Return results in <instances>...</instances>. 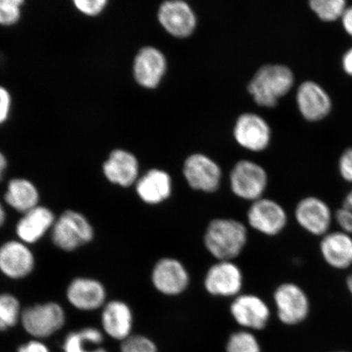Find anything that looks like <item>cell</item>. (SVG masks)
<instances>
[{"instance_id":"836d02e7","label":"cell","mask_w":352,"mask_h":352,"mask_svg":"<svg viewBox=\"0 0 352 352\" xmlns=\"http://www.w3.org/2000/svg\"><path fill=\"white\" fill-rule=\"evenodd\" d=\"M338 168L342 178L346 182L352 183V148L343 153Z\"/></svg>"},{"instance_id":"30bf717a","label":"cell","mask_w":352,"mask_h":352,"mask_svg":"<svg viewBox=\"0 0 352 352\" xmlns=\"http://www.w3.org/2000/svg\"><path fill=\"white\" fill-rule=\"evenodd\" d=\"M204 285L211 296H239L243 285V275L234 263L219 261L206 272Z\"/></svg>"},{"instance_id":"83f0119b","label":"cell","mask_w":352,"mask_h":352,"mask_svg":"<svg viewBox=\"0 0 352 352\" xmlns=\"http://www.w3.org/2000/svg\"><path fill=\"white\" fill-rule=\"evenodd\" d=\"M226 352H262V350L257 337L252 331L244 329L231 334Z\"/></svg>"},{"instance_id":"d590c367","label":"cell","mask_w":352,"mask_h":352,"mask_svg":"<svg viewBox=\"0 0 352 352\" xmlns=\"http://www.w3.org/2000/svg\"><path fill=\"white\" fill-rule=\"evenodd\" d=\"M343 28L352 37V6L346 8L342 16Z\"/></svg>"},{"instance_id":"e575fe53","label":"cell","mask_w":352,"mask_h":352,"mask_svg":"<svg viewBox=\"0 0 352 352\" xmlns=\"http://www.w3.org/2000/svg\"><path fill=\"white\" fill-rule=\"evenodd\" d=\"M17 352H50L43 343L38 341H32L21 345Z\"/></svg>"},{"instance_id":"f1b7e54d","label":"cell","mask_w":352,"mask_h":352,"mask_svg":"<svg viewBox=\"0 0 352 352\" xmlns=\"http://www.w3.org/2000/svg\"><path fill=\"white\" fill-rule=\"evenodd\" d=\"M24 0H0V25L12 26L21 20Z\"/></svg>"},{"instance_id":"7c38bea8","label":"cell","mask_w":352,"mask_h":352,"mask_svg":"<svg viewBox=\"0 0 352 352\" xmlns=\"http://www.w3.org/2000/svg\"><path fill=\"white\" fill-rule=\"evenodd\" d=\"M184 175L189 186L205 192L217 191L222 176L219 166L202 154L188 157L184 165Z\"/></svg>"},{"instance_id":"d6986e66","label":"cell","mask_w":352,"mask_h":352,"mask_svg":"<svg viewBox=\"0 0 352 352\" xmlns=\"http://www.w3.org/2000/svg\"><path fill=\"white\" fill-rule=\"evenodd\" d=\"M236 142L252 151H261L270 140V129L261 117L253 113L241 116L234 129Z\"/></svg>"},{"instance_id":"44dd1931","label":"cell","mask_w":352,"mask_h":352,"mask_svg":"<svg viewBox=\"0 0 352 352\" xmlns=\"http://www.w3.org/2000/svg\"><path fill=\"white\" fill-rule=\"evenodd\" d=\"M55 222V215L51 210L38 206L20 219L16 228L17 236L25 244L35 243L52 230Z\"/></svg>"},{"instance_id":"ac0fdd59","label":"cell","mask_w":352,"mask_h":352,"mask_svg":"<svg viewBox=\"0 0 352 352\" xmlns=\"http://www.w3.org/2000/svg\"><path fill=\"white\" fill-rule=\"evenodd\" d=\"M70 305L81 311H94L104 305L107 292L100 281L78 277L70 283L66 290Z\"/></svg>"},{"instance_id":"9a60e30c","label":"cell","mask_w":352,"mask_h":352,"mask_svg":"<svg viewBox=\"0 0 352 352\" xmlns=\"http://www.w3.org/2000/svg\"><path fill=\"white\" fill-rule=\"evenodd\" d=\"M158 20L167 32L175 37L190 35L196 26V17L191 8L180 0L166 1L158 10Z\"/></svg>"},{"instance_id":"4fadbf2b","label":"cell","mask_w":352,"mask_h":352,"mask_svg":"<svg viewBox=\"0 0 352 352\" xmlns=\"http://www.w3.org/2000/svg\"><path fill=\"white\" fill-rule=\"evenodd\" d=\"M34 254L24 242L10 241L0 246V272L12 279H21L32 274Z\"/></svg>"},{"instance_id":"484cf974","label":"cell","mask_w":352,"mask_h":352,"mask_svg":"<svg viewBox=\"0 0 352 352\" xmlns=\"http://www.w3.org/2000/svg\"><path fill=\"white\" fill-rule=\"evenodd\" d=\"M21 312L19 299L10 294H0V331L14 327Z\"/></svg>"},{"instance_id":"e0dca14e","label":"cell","mask_w":352,"mask_h":352,"mask_svg":"<svg viewBox=\"0 0 352 352\" xmlns=\"http://www.w3.org/2000/svg\"><path fill=\"white\" fill-rule=\"evenodd\" d=\"M102 170L110 183L123 188L138 182L139 162L134 154L123 149H114L104 161Z\"/></svg>"},{"instance_id":"5bb4252c","label":"cell","mask_w":352,"mask_h":352,"mask_svg":"<svg viewBox=\"0 0 352 352\" xmlns=\"http://www.w3.org/2000/svg\"><path fill=\"white\" fill-rule=\"evenodd\" d=\"M320 253L333 270L344 271L352 267V236L342 230L330 231L321 237Z\"/></svg>"},{"instance_id":"ab89813d","label":"cell","mask_w":352,"mask_h":352,"mask_svg":"<svg viewBox=\"0 0 352 352\" xmlns=\"http://www.w3.org/2000/svg\"><path fill=\"white\" fill-rule=\"evenodd\" d=\"M6 219V213L3 206L0 204V227L3 226Z\"/></svg>"},{"instance_id":"4dcf8cb0","label":"cell","mask_w":352,"mask_h":352,"mask_svg":"<svg viewBox=\"0 0 352 352\" xmlns=\"http://www.w3.org/2000/svg\"><path fill=\"white\" fill-rule=\"evenodd\" d=\"M121 352H158L157 346L151 338L143 336H131L123 341Z\"/></svg>"},{"instance_id":"7402d4cb","label":"cell","mask_w":352,"mask_h":352,"mask_svg":"<svg viewBox=\"0 0 352 352\" xmlns=\"http://www.w3.org/2000/svg\"><path fill=\"white\" fill-rule=\"evenodd\" d=\"M103 329L110 337L122 342L131 336L133 314L124 302L114 300L104 306L101 316Z\"/></svg>"},{"instance_id":"603a6c76","label":"cell","mask_w":352,"mask_h":352,"mask_svg":"<svg viewBox=\"0 0 352 352\" xmlns=\"http://www.w3.org/2000/svg\"><path fill=\"white\" fill-rule=\"evenodd\" d=\"M136 192L148 205H157L168 199L173 191L170 175L164 170L152 169L138 179Z\"/></svg>"},{"instance_id":"52a82bcc","label":"cell","mask_w":352,"mask_h":352,"mask_svg":"<svg viewBox=\"0 0 352 352\" xmlns=\"http://www.w3.org/2000/svg\"><path fill=\"white\" fill-rule=\"evenodd\" d=\"M232 191L242 199L255 201L262 198L267 184V176L254 162H237L230 175Z\"/></svg>"},{"instance_id":"4316f807","label":"cell","mask_w":352,"mask_h":352,"mask_svg":"<svg viewBox=\"0 0 352 352\" xmlns=\"http://www.w3.org/2000/svg\"><path fill=\"white\" fill-rule=\"evenodd\" d=\"M310 7L319 19L324 21L342 19L347 8L344 0H311Z\"/></svg>"},{"instance_id":"ffe728a7","label":"cell","mask_w":352,"mask_h":352,"mask_svg":"<svg viewBox=\"0 0 352 352\" xmlns=\"http://www.w3.org/2000/svg\"><path fill=\"white\" fill-rule=\"evenodd\" d=\"M297 102L302 116L308 121L323 120L331 109V100L327 92L314 82H303L298 87Z\"/></svg>"},{"instance_id":"8fae6325","label":"cell","mask_w":352,"mask_h":352,"mask_svg":"<svg viewBox=\"0 0 352 352\" xmlns=\"http://www.w3.org/2000/svg\"><path fill=\"white\" fill-rule=\"evenodd\" d=\"M230 312L236 322L249 331L265 329L271 318L266 302L254 294L236 296L230 306Z\"/></svg>"},{"instance_id":"9c48e42d","label":"cell","mask_w":352,"mask_h":352,"mask_svg":"<svg viewBox=\"0 0 352 352\" xmlns=\"http://www.w3.org/2000/svg\"><path fill=\"white\" fill-rule=\"evenodd\" d=\"M189 274L184 264L174 258L158 261L152 272V283L165 296H176L186 292L189 285Z\"/></svg>"},{"instance_id":"8992f818","label":"cell","mask_w":352,"mask_h":352,"mask_svg":"<svg viewBox=\"0 0 352 352\" xmlns=\"http://www.w3.org/2000/svg\"><path fill=\"white\" fill-rule=\"evenodd\" d=\"M294 217L299 226L309 234L322 237L331 231L334 212L320 197L309 196L302 198L296 205Z\"/></svg>"},{"instance_id":"d4e9b609","label":"cell","mask_w":352,"mask_h":352,"mask_svg":"<svg viewBox=\"0 0 352 352\" xmlns=\"http://www.w3.org/2000/svg\"><path fill=\"white\" fill-rule=\"evenodd\" d=\"M102 333L96 328H85L69 333L65 338V352H108L101 346Z\"/></svg>"},{"instance_id":"74e56055","label":"cell","mask_w":352,"mask_h":352,"mask_svg":"<svg viewBox=\"0 0 352 352\" xmlns=\"http://www.w3.org/2000/svg\"><path fill=\"white\" fill-rule=\"evenodd\" d=\"M8 168V160L4 154L0 151V180L3 177L4 173Z\"/></svg>"},{"instance_id":"1f68e13d","label":"cell","mask_w":352,"mask_h":352,"mask_svg":"<svg viewBox=\"0 0 352 352\" xmlns=\"http://www.w3.org/2000/svg\"><path fill=\"white\" fill-rule=\"evenodd\" d=\"M107 0H74V8L83 15L87 16H98L107 8Z\"/></svg>"},{"instance_id":"277c9868","label":"cell","mask_w":352,"mask_h":352,"mask_svg":"<svg viewBox=\"0 0 352 352\" xmlns=\"http://www.w3.org/2000/svg\"><path fill=\"white\" fill-rule=\"evenodd\" d=\"M277 318L281 323L294 327L308 318L311 312V302L305 290L293 283H285L274 292Z\"/></svg>"},{"instance_id":"3957f363","label":"cell","mask_w":352,"mask_h":352,"mask_svg":"<svg viewBox=\"0 0 352 352\" xmlns=\"http://www.w3.org/2000/svg\"><path fill=\"white\" fill-rule=\"evenodd\" d=\"M94 230L85 215L74 210L65 211L56 219L52 239L56 248L73 252L94 239Z\"/></svg>"},{"instance_id":"8d00e7d4","label":"cell","mask_w":352,"mask_h":352,"mask_svg":"<svg viewBox=\"0 0 352 352\" xmlns=\"http://www.w3.org/2000/svg\"><path fill=\"white\" fill-rule=\"evenodd\" d=\"M342 67L344 72L352 76V48L342 57Z\"/></svg>"},{"instance_id":"ba28073f","label":"cell","mask_w":352,"mask_h":352,"mask_svg":"<svg viewBox=\"0 0 352 352\" xmlns=\"http://www.w3.org/2000/svg\"><path fill=\"white\" fill-rule=\"evenodd\" d=\"M248 219L250 227L267 236L280 234L288 223V215L283 206L267 198L253 201Z\"/></svg>"},{"instance_id":"f546056e","label":"cell","mask_w":352,"mask_h":352,"mask_svg":"<svg viewBox=\"0 0 352 352\" xmlns=\"http://www.w3.org/2000/svg\"><path fill=\"white\" fill-rule=\"evenodd\" d=\"M334 222L340 230L352 236V189L343 198L340 208L334 211Z\"/></svg>"},{"instance_id":"2e32d148","label":"cell","mask_w":352,"mask_h":352,"mask_svg":"<svg viewBox=\"0 0 352 352\" xmlns=\"http://www.w3.org/2000/svg\"><path fill=\"white\" fill-rule=\"evenodd\" d=\"M166 69L165 56L155 47H144L135 57L134 78L143 87L148 89L157 87L164 76Z\"/></svg>"},{"instance_id":"7a4b0ae2","label":"cell","mask_w":352,"mask_h":352,"mask_svg":"<svg viewBox=\"0 0 352 352\" xmlns=\"http://www.w3.org/2000/svg\"><path fill=\"white\" fill-rule=\"evenodd\" d=\"M294 85L292 70L285 65H267L259 69L248 90L258 105L274 107L278 100L287 94Z\"/></svg>"},{"instance_id":"6da1fadb","label":"cell","mask_w":352,"mask_h":352,"mask_svg":"<svg viewBox=\"0 0 352 352\" xmlns=\"http://www.w3.org/2000/svg\"><path fill=\"white\" fill-rule=\"evenodd\" d=\"M248 228L232 219H215L209 223L204 244L210 254L219 261H232L248 243Z\"/></svg>"},{"instance_id":"cb8c5ba5","label":"cell","mask_w":352,"mask_h":352,"mask_svg":"<svg viewBox=\"0 0 352 352\" xmlns=\"http://www.w3.org/2000/svg\"><path fill=\"white\" fill-rule=\"evenodd\" d=\"M4 200L12 208L25 214L38 206L39 193L30 180L16 178L8 183Z\"/></svg>"},{"instance_id":"5b68a950","label":"cell","mask_w":352,"mask_h":352,"mask_svg":"<svg viewBox=\"0 0 352 352\" xmlns=\"http://www.w3.org/2000/svg\"><path fill=\"white\" fill-rule=\"evenodd\" d=\"M21 321L25 331L30 336L43 338L52 336L63 327L65 314L58 303H42L22 311Z\"/></svg>"},{"instance_id":"f35d334b","label":"cell","mask_w":352,"mask_h":352,"mask_svg":"<svg viewBox=\"0 0 352 352\" xmlns=\"http://www.w3.org/2000/svg\"><path fill=\"white\" fill-rule=\"evenodd\" d=\"M346 286L347 290H349L351 296L352 297V272L346 278Z\"/></svg>"},{"instance_id":"d6a6232c","label":"cell","mask_w":352,"mask_h":352,"mask_svg":"<svg viewBox=\"0 0 352 352\" xmlns=\"http://www.w3.org/2000/svg\"><path fill=\"white\" fill-rule=\"evenodd\" d=\"M12 96L7 88L0 86V125L10 118L12 109Z\"/></svg>"},{"instance_id":"60d3db41","label":"cell","mask_w":352,"mask_h":352,"mask_svg":"<svg viewBox=\"0 0 352 352\" xmlns=\"http://www.w3.org/2000/svg\"><path fill=\"white\" fill-rule=\"evenodd\" d=\"M334 352H349V351H334Z\"/></svg>"}]
</instances>
